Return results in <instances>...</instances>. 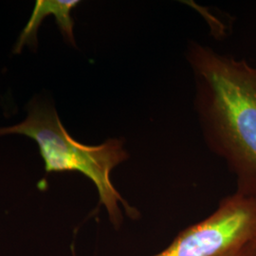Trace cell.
I'll use <instances>...</instances> for the list:
<instances>
[{"label":"cell","mask_w":256,"mask_h":256,"mask_svg":"<svg viewBox=\"0 0 256 256\" xmlns=\"http://www.w3.org/2000/svg\"><path fill=\"white\" fill-rule=\"evenodd\" d=\"M256 245V198L234 192L222 198L209 216L180 232L151 256H214Z\"/></svg>","instance_id":"3"},{"label":"cell","mask_w":256,"mask_h":256,"mask_svg":"<svg viewBox=\"0 0 256 256\" xmlns=\"http://www.w3.org/2000/svg\"><path fill=\"white\" fill-rule=\"evenodd\" d=\"M185 57L206 146L236 178V192L256 198V66L194 41Z\"/></svg>","instance_id":"1"},{"label":"cell","mask_w":256,"mask_h":256,"mask_svg":"<svg viewBox=\"0 0 256 256\" xmlns=\"http://www.w3.org/2000/svg\"><path fill=\"white\" fill-rule=\"evenodd\" d=\"M18 134L36 142L45 162L46 173L78 172L95 185L99 206H104L115 228L122 223V210L128 218L136 220L138 210L131 206L111 182L114 168L129 158L122 138H108L99 146H86L77 142L64 128L54 106L45 101L34 100L22 122L0 128V137Z\"/></svg>","instance_id":"2"},{"label":"cell","mask_w":256,"mask_h":256,"mask_svg":"<svg viewBox=\"0 0 256 256\" xmlns=\"http://www.w3.org/2000/svg\"><path fill=\"white\" fill-rule=\"evenodd\" d=\"M214 256H256V245L250 244L244 247L230 250Z\"/></svg>","instance_id":"4"}]
</instances>
